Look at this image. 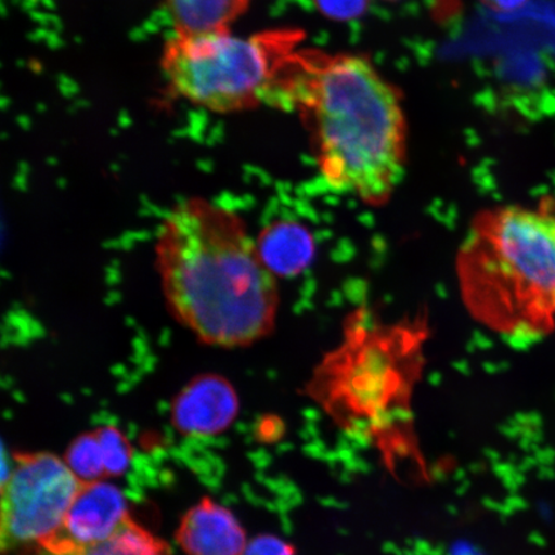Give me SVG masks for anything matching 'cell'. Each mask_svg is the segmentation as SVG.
I'll use <instances>...</instances> for the list:
<instances>
[{
  "mask_svg": "<svg viewBox=\"0 0 555 555\" xmlns=\"http://www.w3.org/2000/svg\"><path fill=\"white\" fill-rule=\"evenodd\" d=\"M85 555H170L168 544L129 519L102 543L82 550Z\"/></svg>",
  "mask_w": 555,
  "mask_h": 555,
  "instance_id": "obj_12",
  "label": "cell"
},
{
  "mask_svg": "<svg viewBox=\"0 0 555 555\" xmlns=\"http://www.w3.org/2000/svg\"><path fill=\"white\" fill-rule=\"evenodd\" d=\"M81 482L64 457L52 453L15 455L2 483V545L43 547L64 529Z\"/></svg>",
  "mask_w": 555,
  "mask_h": 555,
  "instance_id": "obj_6",
  "label": "cell"
},
{
  "mask_svg": "<svg viewBox=\"0 0 555 555\" xmlns=\"http://www.w3.org/2000/svg\"><path fill=\"white\" fill-rule=\"evenodd\" d=\"M242 555H296V550L286 540L263 533L248 540Z\"/></svg>",
  "mask_w": 555,
  "mask_h": 555,
  "instance_id": "obj_16",
  "label": "cell"
},
{
  "mask_svg": "<svg viewBox=\"0 0 555 555\" xmlns=\"http://www.w3.org/2000/svg\"><path fill=\"white\" fill-rule=\"evenodd\" d=\"M155 256L166 307L198 341L235 349L274 331L276 278L231 208L203 197L173 206L158 228Z\"/></svg>",
  "mask_w": 555,
  "mask_h": 555,
  "instance_id": "obj_2",
  "label": "cell"
},
{
  "mask_svg": "<svg viewBox=\"0 0 555 555\" xmlns=\"http://www.w3.org/2000/svg\"><path fill=\"white\" fill-rule=\"evenodd\" d=\"M251 0H165L173 34L197 35L231 29Z\"/></svg>",
  "mask_w": 555,
  "mask_h": 555,
  "instance_id": "obj_11",
  "label": "cell"
},
{
  "mask_svg": "<svg viewBox=\"0 0 555 555\" xmlns=\"http://www.w3.org/2000/svg\"><path fill=\"white\" fill-rule=\"evenodd\" d=\"M39 555H85V553H82V550H78V547L53 544L40 547Z\"/></svg>",
  "mask_w": 555,
  "mask_h": 555,
  "instance_id": "obj_17",
  "label": "cell"
},
{
  "mask_svg": "<svg viewBox=\"0 0 555 555\" xmlns=\"http://www.w3.org/2000/svg\"><path fill=\"white\" fill-rule=\"evenodd\" d=\"M263 267L278 278H294L315 256V241L309 229L294 220H276L255 240Z\"/></svg>",
  "mask_w": 555,
  "mask_h": 555,
  "instance_id": "obj_10",
  "label": "cell"
},
{
  "mask_svg": "<svg viewBox=\"0 0 555 555\" xmlns=\"http://www.w3.org/2000/svg\"><path fill=\"white\" fill-rule=\"evenodd\" d=\"M129 519L127 498L119 488L106 481L82 483L69 506L64 529L48 545L87 550L113 537Z\"/></svg>",
  "mask_w": 555,
  "mask_h": 555,
  "instance_id": "obj_8",
  "label": "cell"
},
{
  "mask_svg": "<svg viewBox=\"0 0 555 555\" xmlns=\"http://www.w3.org/2000/svg\"><path fill=\"white\" fill-rule=\"evenodd\" d=\"M318 10L336 21L357 18L366 9L367 0H314Z\"/></svg>",
  "mask_w": 555,
  "mask_h": 555,
  "instance_id": "obj_15",
  "label": "cell"
},
{
  "mask_svg": "<svg viewBox=\"0 0 555 555\" xmlns=\"http://www.w3.org/2000/svg\"><path fill=\"white\" fill-rule=\"evenodd\" d=\"M420 339L401 325L371 327L359 314L341 347L319 366L309 393L350 431L379 436L409 414Z\"/></svg>",
  "mask_w": 555,
  "mask_h": 555,
  "instance_id": "obj_5",
  "label": "cell"
},
{
  "mask_svg": "<svg viewBox=\"0 0 555 555\" xmlns=\"http://www.w3.org/2000/svg\"><path fill=\"white\" fill-rule=\"evenodd\" d=\"M304 33L275 29L238 37L231 29L166 40L162 68L173 95L214 114L273 103Z\"/></svg>",
  "mask_w": 555,
  "mask_h": 555,
  "instance_id": "obj_4",
  "label": "cell"
},
{
  "mask_svg": "<svg viewBox=\"0 0 555 555\" xmlns=\"http://www.w3.org/2000/svg\"><path fill=\"white\" fill-rule=\"evenodd\" d=\"M176 537L186 555H242L248 543L240 520L210 498L185 513Z\"/></svg>",
  "mask_w": 555,
  "mask_h": 555,
  "instance_id": "obj_9",
  "label": "cell"
},
{
  "mask_svg": "<svg viewBox=\"0 0 555 555\" xmlns=\"http://www.w3.org/2000/svg\"><path fill=\"white\" fill-rule=\"evenodd\" d=\"M64 461L81 483L107 477L101 443L95 431L81 434L69 443Z\"/></svg>",
  "mask_w": 555,
  "mask_h": 555,
  "instance_id": "obj_13",
  "label": "cell"
},
{
  "mask_svg": "<svg viewBox=\"0 0 555 555\" xmlns=\"http://www.w3.org/2000/svg\"><path fill=\"white\" fill-rule=\"evenodd\" d=\"M275 106L308 125L332 191L384 206L405 176L408 124L399 89L365 55L298 50Z\"/></svg>",
  "mask_w": 555,
  "mask_h": 555,
  "instance_id": "obj_1",
  "label": "cell"
},
{
  "mask_svg": "<svg viewBox=\"0 0 555 555\" xmlns=\"http://www.w3.org/2000/svg\"><path fill=\"white\" fill-rule=\"evenodd\" d=\"M464 307L476 322L524 347L555 330V208L478 212L456 255Z\"/></svg>",
  "mask_w": 555,
  "mask_h": 555,
  "instance_id": "obj_3",
  "label": "cell"
},
{
  "mask_svg": "<svg viewBox=\"0 0 555 555\" xmlns=\"http://www.w3.org/2000/svg\"><path fill=\"white\" fill-rule=\"evenodd\" d=\"M482 2L496 11H515L522 7L527 0H482Z\"/></svg>",
  "mask_w": 555,
  "mask_h": 555,
  "instance_id": "obj_18",
  "label": "cell"
},
{
  "mask_svg": "<svg viewBox=\"0 0 555 555\" xmlns=\"http://www.w3.org/2000/svg\"><path fill=\"white\" fill-rule=\"evenodd\" d=\"M94 431L101 443L107 477L124 475L133 461V448L128 437L121 429L109 425L96 428Z\"/></svg>",
  "mask_w": 555,
  "mask_h": 555,
  "instance_id": "obj_14",
  "label": "cell"
},
{
  "mask_svg": "<svg viewBox=\"0 0 555 555\" xmlns=\"http://www.w3.org/2000/svg\"><path fill=\"white\" fill-rule=\"evenodd\" d=\"M240 413L238 393L231 380L217 373L199 374L173 398L171 425L192 439L224 434Z\"/></svg>",
  "mask_w": 555,
  "mask_h": 555,
  "instance_id": "obj_7",
  "label": "cell"
}]
</instances>
